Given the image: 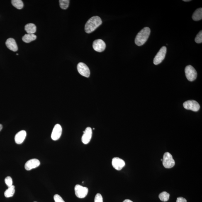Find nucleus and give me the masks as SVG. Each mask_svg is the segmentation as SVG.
<instances>
[{"instance_id":"4be33fe9","label":"nucleus","mask_w":202,"mask_h":202,"mask_svg":"<svg viewBox=\"0 0 202 202\" xmlns=\"http://www.w3.org/2000/svg\"><path fill=\"white\" fill-rule=\"evenodd\" d=\"M69 3V0H60L59 1L60 8L63 10L67 9L68 8Z\"/></svg>"},{"instance_id":"0eeeda50","label":"nucleus","mask_w":202,"mask_h":202,"mask_svg":"<svg viewBox=\"0 0 202 202\" xmlns=\"http://www.w3.org/2000/svg\"><path fill=\"white\" fill-rule=\"evenodd\" d=\"M183 106L185 109L194 112L198 111L200 109V105L197 102L193 100L185 102L183 103Z\"/></svg>"},{"instance_id":"39448f33","label":"nucleus","mask_w":202,"mask_h":202,"mask_svg":"<svg viewBox=\"0 0 202 202\" xmlns=\"http://www.w3.org/2000/svg\"><path fill=\"white\" fill-rule=\"evenodd\" d=\"M167 52V48L162 47L158 52L154 59V63L155 65H158L162 62L165 58Z\"/></svg>"},{"instance_id":"2f4dec72","label":"nucleus","mask_w":202,"mask_h":202,"mask_svg":"<svg viewBox=\"0 0 202 202\" xmlns=\"http://www.w3.org/2000/svg\"><path fill=\"white\" fill-rule=\"evenodd\" d=\"M17 55H18V54H17Z\"/></svg>"},{"instance_id":"5701e85b","label":"nucleus","mask_w":202,"mask_h":202,"mask_svg":"<svg viewBox=\"0 0 202 202\" xmlns=\"http://www.w3.org/2000/svg\"><path fill=\"white\" fill-rule=\"evenodd\" d=\"M195 42L196 43L200 44L202 42V31L201 30L199 33L197 35L196 38L195 39Z\"/></svg>"},{"instance_id":"7ed1b4c3","label":"nucleus","mask_w":202,"mask_h":202,"mask_svg":"<svg viewBox=\"0 0 202 202\" xmlns=\"http://www.w3.org/2000/svg\"><path fill=\"white\" fill-rule=\"evenodd\" d=\"M162 164L164 167L167 169H170L174 166L175 162L172 155L170 153L167 152L164 154Z\"/></svg>"},{"instance_id":"9b49d317","label":"nucleus","mask_w":202,"mask_h":202,"mask_svg":"<svg viewBox=\"0 0 202 202\" xmlns=\"http://www.w3.org/2000/svg\"><path fill=\"white\" fill-rule=\"evenodd\" d=\"M112 165L117 170H121L125 165V161L118 157L113 158L112 160Z\"/></svg>"},{"instance_id":"aec40b11","label":"nucleus","mask_w":202,"mask_h":202,"mask_svg":"<svg viewBox=\"0 0 202 202\" xmlns=\"http://www.w3.org/2000/svg\"><path fill=\"white\" fill-rule=\"evenodd\" d=\"M11 3L13 6L18 10L22 9L23 7V3L21 0H12Z\"/></svg>"},{"instance_id":"c756f323","label":"nucleus","mask_w":202,"mask_h":202,"mask_svg":"<svg viewBox=\"0 0 202 202\" xmlns=\"http://www.w3.org/2000/svg\"><path fill=\"white\" fill-rule=\"evenodd\" d=\"M191 1V0H183V1L184 2H189Z\"/></svg>"},{"instance_id":"f8f14e48","label":"nucleus","mask_w":202,"mask_h":202,"mask_svg":"<svg viewBox=\"0 0 202 202\" xmlns=\"http://www.w3.org/2000/svg\"><path fill=\"white\" fill-rule=\"evenodd\" d=\"M40 161L36 159H32L28 161L25 165V169L29 171L35 169L40 166Z\"/></svg>"},{"instance_id":"7c9ffc66","label":"nucleus","mask_w":202,"mask_h":202,"mask_svg":"<svg viewBox=\"0 0 202 202\" xmlns=\"http://www.w3.org/2000/svg\"><path fill=\"white\" fill-rule=\"evenodd\" d=\"M161 161H162V159H161Z\"/></svg>"},{"instance_id":"bb28decb","label":"nucleus","mask_w":202,"mask_h":202,"mask_svg":"<svg viewBox=\"0 0 202 202\" xmlns=\"http://www.w3.org/2000/svg\"><path fill=\"white\" fill-rule=\"evenodd\" d=\"M176 202H187V200L184 198L180 197L177 198Z\"/></svg>"},{"instance_id":"f03ea898","label":"nucleus","mask_w":202,"mask_h":202,"mask_svg":"<svg viewBox=\"0 0 202 202\" xmlns=\"http://www.w3.org/2000/svg\"><path fill=\"white\" fill-rule=\"evenodd\" d=\"M151 33V30L148 27H145L139 32L135 40V44L141 46L146 43Z\"/></svg>"},{"instance_id":"4468645a","label":"nucleus","mask_w":202,"mask_h":202,"mask_svg":"<svg viewBox=\"0 0 202 202\" xmlns=\"http://www.w3.org/2000/svg\"><path fill=\"white\" fill-rule=\"evenodd\" d=\"M27 135L26 132L25 130H21L17 133L15 137V141L17 144H21L25 140Z\"/></svg>"},{"instance_id":"393cba45","label":"nucleus","mask_w":202,"mask_h":202,"mask_svg":"<svg viewBox=\"0 0 202 202\" xmlns=\"http://www.w3.org/2000/svg\"><path fill=\"white\" fill-rule=\"evenodd\" d=\"M94 202H103V197L100 193H97L95 196Z\"/></svg>"},{"instance_id":"f3484780","label":"nucleus","mask_w":202,"mask_h":202,"mask_svg":"<svg viewBox=\"0 0 202 202\" xmlns=\"http://www.w3.org/2000/svg\"><path fill=\"white\" fill-rule=\"evenodd\" d=\"M192 19L194 21H198L202 20V8H198L196 10L192 16Z\"/></svg>"},{"instance_id":"9d476101","label":"nucleus","mask_w":202,"mask_h":202,"mask_svg":"<svg viewBox=\"0 0 202 202\" xmlns=\"http://www.w3.org/2000/svg\"><path fill=\"white\" fill-rule=\"evenodd\" d=\"M62 127L59 124H57L54 127L51 134L52 140L55 141L59 140L62 135Z\"/></svg>"},{"instance_id":"6e6552de","label":"nucleus","mask_w":202,"mask_h":202,"mask_svg":"<svg viewBox=\"0 0 202 202\" xmlns=\"http://www.w3.org/2000/svg\"><path fill=\"white\" fill-rule=\"evenodd\" d=\"M77 69L79 74L86 78H89L90 72L89 67L85 64L82 62L79 63L77 65Z\"/></svg>"},{"instance_id":"c85d7f7f","label":"nucleus","mask_w":202,"mask_h":202,"mask_svg":"<svg viewBox=\"0 0 202 202\" xmlns=\"http://www.w3.org/2000/svg\"><path fill=\"white\" fill-rule=\"evenodd\" d=\"M2 129V125L1 124H0V131H1V130Z\"/></svg>"},{"instance_id":"6ab92c4d","label":"nucleus","mask_w":202,"mask_h":202,"mask_svg":"<svg viewBox=\"0 0 202 202\" xmlns=\"http://www.w3.org/2000/svg\"><path fill=\"white\" fill-rule=\"evenodd\" d=\"M15 192V186L13 185L8 187L4 192L5 196L6 198L11 197L14 195Z\"/></svg>"},{"instance_id":"a211bd4d","label":"nucleus","mask_w":202,"mask_h":202,"mask_svg":"<svg viewBox=\"0 0 202 202\" xmlns=\"http://www.w3.org/2000/svg\"><path fill=\"white\" fill-rule=\"evenodd\" d=\"M36 38V36L35 34H25L22 37V40L25 43H29L35 40Z\"/></svg>"},{"instance_id":"ddd939ff","label":"nucleus","mask_w":202,"mask_h":202,"mask_svg":"<svg viewBox=\"0 0 202 202\" xmlns=\"http://www.w3.org/2000/svg\"><path fill=\"white\" fill-rule=\"evenodd\" d=\"M82 137V141L84 144H87L90 141L92 136V130L91 127H88L84 132Z\"/></svg>"},{"instance_id":"f257e3e1","label":"nucleus","mask_w":202,"mask_h":202,"mask_svg":"<svg viewBox=\"0 0 202 202\" xmlns=\"http://www.w3.org/2000/svg\"><path fill=\"white\" fill-rule=\"evenodd\" d=\"M101 18L97 16H93L86 23L85 30L86 33H90L94 32L102 24Z\"/></svg>"},{"instance_id":"b1692460","label":"nucleus","mask_w":202,"mask_h":202,"mask_svg":"<svg viewBox=\"0 0 202 202\" xmlns=\"http://www.w3.org/2000/svg\"><path fill=\"white\" fill-rule=\"evenodd\" d=\"M5 183L8 187L13 185V180L11 177L8 176L5 179Z\"/></svg>"},{"instance_id":"423d86ee","label":"nucleus","mask_w":202,"mask_h":202,"mask_svg":"<svg viewBox=\"0 0 202 202\" xmlns=\"http://www.w3.org/2000/svg\"><path fill=\"white\" fill-rule=\"evenodd\" d=\"M74 191L76 196L80 198L86 197L89 192V189L86 187L76 185L74 187Z\"/></svg>"},{"instance_id":"a878e982","label":"nucleus","mask_w":202,"mask_h":202,"mask_svg":"<svg viewBox=\"0 0 202 202\" xmlns=\"http://www.w3.org/2000/svg\"><path fill=\"white\" fill-rule=\"evenodd\" d=\"M54 199L55 202H65L61 196L58 194L54 195Z\"/></svg>"},{"instance_id":"20e7f679","label":"nucleus","mask_w":202,"mask_h":202,"mask_svg":"<svg viewBox=\"0 0 202 202\" xmlns=\"http://www.w3.org/2000/svg\"><path fill=\"white\" fill-rule=\"evenodd\" d=\"M185 73L187 79L189 81H193L196 78L197 73L192 66L188 65L185 69Z\"/></svg>"},{"instance_id":"dca6fc26","label":"nucleus","mask_w":202,"mask_h":202,"mask_svg":"<svg viewBox=\"0 0 202 202\" xmlns=\"http://www.w3.org/2000/svg\"><path fill=\"white\" fill-rule=\"evenodd\" d=\"M25 30L28 34H34L36 32V27L33 23H29L25 25Z\"/></svg>"},{"instance_id":"473e14b6","label":"nucleus","mask_w":202,"mask_h":202,"mask_svg":"<svg viewBox=\"0 0 202 202\" xmlns=\"http://www.w3.org/2000/svg\"></svg>"},{"instance_id":"412c9836","label":"nucleus","mask_w":202,"mask_h":202,"mask_svg":"<svg viewBox=\"0 0 202 202\" xmlns=\"http://www.w3.org/2000/svg\"><path fill=\"white\" fill-rule=\"evenodd\" d=\"M159 197L161 201L166 202L169 199L170 194L166 191L163 192L159 194Z\"/></svg>"},{"instance_id":"cd10ccee","label":"nucleus","mask_w":202,"mask_h":202,"mask_svg":"<svg viewBox=\"0 0 202 202\" xmlns=\"http://www.w3.org/2000/svg\"><path fill=\"white\" fill-rule=\"evenodd\" d=\"M123 202H133L130 200H125Z\"/></svg>"},{"instance_id":"2eb2a0df","label":"nucleus","mask_w":202,"mask_h":202,"mask_svg":"<svg viewBox=\"0 0 202 202\" xmlns=\"http://www.w3.org/2000/svg\"><path fill=\"white\" fill-rule=\"evenodd\" d=\"M6 45L7 47L13 51L16 52L18 50V47L14 39L10 38L6 40Z\"/></svg>"},{"instance_id":"1a4fd4ad","label":"nucleus","mask_w":202,"mask_h":202,"mask_svg":"<svg viewBox=\"0 0 202 202\" xmlns=\"http://www.w3.org/2000/svg\"><path fill=\"white\" fill-rule=\"evenodd\" d=\"M93 47L95 51L98 52H101L105 50L106 45L103 40L98 39L93 42Z\"/></svg>"}]
</instances>
